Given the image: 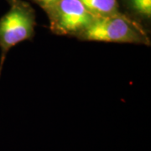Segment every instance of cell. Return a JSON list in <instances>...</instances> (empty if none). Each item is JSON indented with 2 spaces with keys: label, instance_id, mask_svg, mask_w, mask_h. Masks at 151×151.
<instances>
[{
  "label": "cell",
  "instance_id": "6",
  "mask_svg": "<svg viewBox=\"0 0 151 151\" xmlns=\"http://www.w3.org/2000/svg\"><path fill=\"white\" fill-rule=\"evenodd\" d=\"M38 5L41 7L46 13L48 12L59 0H34Z\"/></svg>",
  "mask_w": 151,
  "mask_h": 151
},
{
  "label": "cell",
  "instance_id": "2",
  "mask_svg": "<svg viewBox=\"0 0 151 151\" xmlns=\"http://www.w3.org/2000/svg\"><path fill=\"white\" fill-rule=\"evenodd\" d=\"M36 25L33 8L24 0L11 3L9 10L0 18V73L6 55L11 48L35 35Z\"/></svg>",
  "mask_w": 151,
  "mask_h": 151
},
{
  "label": "cell",
  "instance_id": "7",
  "mask_svg": "<svg viewBox=\"0 0 151 151\" xmlns=\"http://www.w3.org/2000/svg\"><path fill=\"white\" fill-rule=\"evenodd\" d=\"M9 2H10V4L11 3H13V2H14V1H17V0H8Z\"/></svg>",
  "mask_w": 151,
  "mask_h": 151
},
{
  "label": "cell",
  "instance_id": "4",
  "mask_svg": "<svg viewBox=\"0 0 151 151\" xmlns=\"http://www.w3.org/2000/svg\"><path fill=\"white\" fill-rule=\"evenodd\" d=\"M96 17L124 16L118 0H80Z\"/></svg>",
  "mask_w": 151,
  "mask_h": 151
},
{
  "label": "cell",
  "instance_id": "5",
  "mask_svg": "<svg viewBox=\"0 0 151 151\" xmlns=\"http://www.w3.org/2000/svg\"><path fill=\"white\" fill-rule=\"evenodd\" d=\"M127 8L142 19L150 20L151 0H124Z\"/></svg>",
  "mask_w": 151,
  "mask_h": 151
},
{
  "label": "cell",
  "instance_id": "3",
  "mask_svg": "<svg viewBox=\"0 0 151 151\" xmlns=\"http://www.w3.org/2000/svg\"><path fill=\"white\" fill-rule=\"evenodd\" d=\"M46 14L52 32L61 35L77 36L96 18L80 0H59Z\"/></svg>",
  "mask_w": 151,
  "mask_h": 151
},
{
  "label": "cell",
  "instance_id": "1",
  "mask_svg": "<svg viewBox=\"0 0 151 151\" xmlns=\"http://www.w3.org/2000/svg\"><path fill=\"white\" fill-rule=\"evenodd\" d=\"M76 37L87 41L150 45L145 30L128 15L96 17Z\"/></svg>",
  "mask_w": 151,
  "mask_h": 151
}]
</instances>
